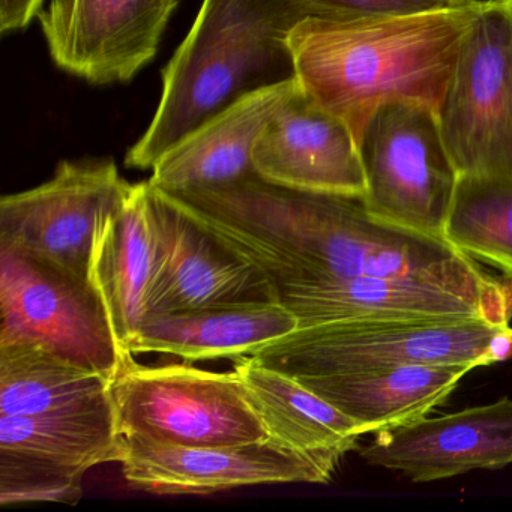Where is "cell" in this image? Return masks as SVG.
Returning a JSON list of instances; mask_svg holds the SVG:
<instances>
[{
    "label": "cell",
    "instance_id": "1",
    "mask_svg": "<svg viewBox=\"0 0 512 512\" xmlns=\"http://www.w3.org/2000/svg\"><path fill=\"white\" fill-rule=\"evenodd\" d=\"M169 196L272 284L325 275L458 284L497 278L443 238L373 217L362 197L295 190L256 173Z\"/></svg>",
    "mask_w": 512,
    "mask_h": 512
},
{
    "label": "cell",
    "instance_id": "2",
    "mask_svg": "<svg viewBox=\"0 0 512 512\" xmlns=\"http://www.w3.org/2000/svg\"><path fill=\"white\" fill-rule=\"evenodd\" d=\"M479 10L305 17L289 35L296 80L308 97L346 122L356 140L388 101H421L439 112Z\"/></svg>",
    "mask_w": 512,
    "mask_h": 512
},
{
    "label": "cell",
    "instance_id": "3",
    "mask_svg": "<svg viewBox=\"0 0 512 512\" xmlns=\"http://www.w3.org/2000/svg\"><path fill=\"white\" fill-rule=\"evenodd\" d=\"M301 0H203L163 70L160 103L125 166L152 170L200 125L247 95L296 79L289 35Z\"/></svg>",
    "mask_w": 512,
    "mask_h": 512
},
{
    "label": "cell",
    "instance_id": "4",
    "mask_svg": "<svg viewBox=\"0 0 512 512\" xmlns=\"http://www.w3.org/2000/svg\"><path fill=\"white\" fill-rule=\"evenodd\" d=\"M245 356L293 377L403 365L475 370L512 358V326L485 319L331 322L296 329Z\"/></svg>",
    "mask_w": 512,
    "mask_h": 512
},
{
    "label": "cell",
    "instance_id": "5",
    "mask_svg": "<svg viewBox=\"0 0 512 512\" xmlns=\"http://www.w3.org/2000/svg\"><path fill=\"white\" fill-rule=\"evenodd\" d=\"M358 146L367 211L392 226L443 238L460 173L443 137L439 112L421 101L380 104Z\"/></svg>",
    "mask_w": 512,
    "mask_h": 512
},
{
    "label": "cell",
    "instance_id": "6",
    "mask_svg": "<svg viewBox=\"0 0 512 512\" xmlns=\"http://www.w3.org/2000/svg\"><path fill=\"white\" fill-rule=\"evenodd\" d=\"M112 395L124 436L188 448L268 439L235 370L215 373L182 364L146 367L130 355L112 382Z\"/></svg>",
    "mask_w": 512,
    "mask_h": 512
},
{
    "label": "cell",
    "instance_id": "7",
    "mask_svg": "<svg viewBox=\"0 0 512 512\" xmlns=\"http://www.w3.org/2000/svg\"><path fill=\"white\" fill-rule=\"evenodd\" d=\"M0 346L32 344L115 380L125 359L91 280L0 245Z\"/></svg>",
    "mask_w": 512,
    "mask_h": 512
},
{
    "label": "cell",
    "instance_id": "8",
    "mask_svg": "<svg viewBox=\"0 0 512 512\" xmlns=\"http://www.w3.org/2000/svg\"><path fill=\"white\" fill-rule=\"evenodd\" d=\"M439 119L460 175L512 178V2L479 10Z\"/></svg>",
    "mask_w": 512,
    "mask_h": 512
},
{
    "label": "cell",
    "instance_id": "9",
    "mask_svg": "<svg viewBox=\"0 0 512 512\" xmlns=\"http://www.w3.org/2000/svg\"><path fill=\"white\" fill-rule=\"evenodd\" d=\"M299 328L349 320H512V277L458 284L422 278L325 277L274 284Z\"/></svg>",
    "mask_w": 512,
    "mask_h": 512
},
{
    "label": "cell",
    "instance_id": "10",
    "mask_svg": "<svg viewBox=\"0 0 512 512\" xmlns=\"http://www.w3.org/2000/svg\"><path fill=\"white\" fill-rule=\"evenodd\" d=\"M133 184L113 160L62 161L49 181L0 200V245L89 278L98 221Z\"/></svg>",
    "mask_w": 512,
    "mask_h": 512
},
{
    "label": "cell",
    "instance_id": "11",
    "mask_svg": "<svg viewBox=\"0 0 512 512\" xmlns=\"http://www.w3.org/2000/svg\"><path fill=\"white\" fill-rule=\"evenodd\" d=\"M178 0H49L38 14L53 62L91 85L127 83L157 56Z\"/></svg>",
    "mask_w": 512,
    "mask_h": 512
},
{
    "label": "cell",
    "instance_id": "12",
    "mask_svg": "<svg viewBox=\"0 0 512 512\" xmlns=\"http://www.w3.org/2000/svg\"><path fill=\"white\" fill-rule=\"evenodd\" d=\"M149 205L157 235V262L146 295V316L278 302L274 284L262 269L224 247L151 182Z\"/></svg>",
    "mask_w": 512,
    "mask_h": 512
},
{
    "label": "cell",
    "instance_id": "13",
    "mask_svg": "<svg viewBox=\"0 0 512 512\" xmlns=\"http://www.w3.org/2000/svg\"><path fill=\"white\" fill-rule=\"evenodd\" d=\"M125 437V479L155 494H211L248 485L326 484L343 458L296 451L271 439L188 448Z\"/></svg>",
    "mask_w": 512,
    "mask_h": 512
},
{
    "label": "cell",
    "instance_id": "14",
    "mask_svg": "<svg viewBox=\"0 0 512 512\" xmlns=\"http://www.w3.org/2000/svg\"><path fill=\"white\" fill-rule=\"evenodd\" d=\"M361 457L404 473L413 482L439 481L512 463V400L418 419L374 434Z\"/></svg>",
    "mask_w": 512,
    "mask_h": 512
},
{
    "label": "cell",
    "instance_id": "15",
    "mask_svg": "<svg viewBox=\"0 0 512 512\" xmlns=\"http://www.w3.org/2000/svg\"><path fill=\"white\" fill-rule=\"evenodd\" d=\"M253 167L265 181L295 190L358 197L365 193L355 134L302 88L266 128L254 149Z\"/></svg>",
    "mask_w": 512,
    "mask_h": 512
},
{
    "label": "cell",
    "instance_id": "16",
    "mask_svg": "<svg viewBox=\"0 0 512 512\" xmlns=\"http://www.w3.org/2000/svg\"><path fill=\"white\" fill-rule=\"evenodd\" d=\"M299 89L293 79L236 101L164 154L152 167L149 182L167 193H178L253 175L257 143Z\"/></svg>",
    "mask_w": 512,
    "mask_h": 512
},
{
    "label": "cell",
    "instance_id": "17",
    "mask_svg": "<svg viewBox=\"0 0 512 512\" xmlns=\"http://www.w3.org/2000/svg\"><path fill=\"white\" fill-rule=\"evenodd\" d=\"M155 262L157 235L146 181L133 184L118 205L101 215L89 263L91 283L125 352L145 319Z\"/></svg>",
    "mask_w": 512,
    "mask_h": 512
},
{
    "label": "cell",
    "instance_id": "18",
    "mask_svg": "<svg viewBox=\"0 0 512 512\" xmlns=\"http://www.w3.org/2000/svg\"><path fill=\"white\" fill-rule=\"evenodd\" d=\"M299 328L292 311L278 302L217 305L149 314L128 352L166 353L185 361H238Z\"/></svg>",
    "mask_w": 512,
    "mask_h": 512
},
{
    "label": "cell",
    "instance_id": "19",
    "mask_svg": "<svg viewBox=\"0 0 512 512\" xmlns=\"http://www.w3.org/2000/svg\"><path fill=\"white\" fill-rule=\"evenodd\" d=\"M469 371L448 365H403L296 379L353 419L362 434H376L427 416Z\"/></svg>",
    "mask_w": 512,
    "mask_h": 512
},
{
    "label": "cell",
    "instance_id": "20",
    "mask_svg": "<svg viewBox=\"0 0 512 512\" xmlns=\"http://www.w3.org/2000/svg\"><path fill=\"white\" fill-rule=\"evenodd\" d=\"M235 371L268 439L308 454H338L358 449L361 428L296 377L242 356Z\"/></svg>",
    "mask_w": 512,
    "mask_h": 512
},
{
    "label": "cell",
    "instance_id": "21",
    "mask_svg": "<svg viewBox=\"0 0 512 512\" xmlns=\"http://www.w3.org/2000/svg\"><path fill=\"white\" fill-rule=\"evenodd\" d=\"M0 448L86 472L100 464H122L128 451L113 395L88 409L40 416H0Z\"/></svg>",
    "mask_w": 512,
    "mask_h": 512
},
{
    "label": "cell",
    "instance_id": "22",
    "mask_svg": "<svg viewBox=\"0 0 512 512\" xmlns=\"http://www.w3.org/2000/svg\"><path fill=\"white\" fill-rule=\"evenodd\" d=\"M112 398V380L32 344L0 346V416L88 409Z\"/></svg>",
    "mask_w": 512,
    "mask_h": 512
},
{
    "label": "cell",
    "instance_id": "23",
    "mask_svg": "<svg viewBox=\"0 0 512 512\" xmlns=\"http://www.w3.org/2000/svg\"><path fill=\"white\" fill-rule=\"evenodd\" d=\"M443 238L512 277V178L458 176Z\"/></svg>",
    "mask_w": 512,
    "mask_h": 512
},
{
    "label": "cell",
    "instance_id": "24",
    "mask_svg": "<svg viewBox=\"0 0 512 512\" xmlns=\"http://www.w3.org/2000/svg\"><path fill=\"white\" fill-rule=\"evenodd\" d=\"M86 470L25 452L0 448V503L59 502L76 505Z\"/></svg>",
    "mask_w": 512,
    "mask_h": 512
},
{
    "label": "cell",
    "instance_id": "25",
    "mask_svg": "<svg viewBox=\"0 0 512 512\" xmlns=\"http://www.w3.org/2000/svg\"><path fill=\"white\" fill-rule=\"evenodd\" d=\"M307 17L346 20L469 8L457 0H301Z\"/></svg>",
    "mask_w": 512,
    "mask_h": 512
},
{
    "label": "cell",
    "instance_id": "26",
    "mask_svg": "<svg viewBox=\"0 0 512 512\" xmlns=\"http://www.w3.org/2000/svg\"><path fill=\"white\" fill-rule=\"evenodd\" d=\"M46 0H0V32L14 34L29 28Z\"/></svg>",
    "mask_w": 512,
    "mask_h": 512
},
{
    "label": "cell",
    "instance_id": "27",
    "mask_svg": "<svg viewBox=\"0 0 512 512\" xmlns=\"http://www.w3.org/2000/svg\"><path fill=\"white\" fill-rule=\"evenodd\" d=\"M458 4L469 8H487L493 5L508 4L509 0H457Z\"/></svg>",
    "mask_w": 512,
    "mask_h": 512
},
{
    "label": "cell",
    "instance_id": "28",
    "mask_svg": "<svg viewBox=\"0 0 512 512\" xmlns=\"http://www.w3.org/2000/svg\"><path fill=\"white\" fill-rule=\"evenodd\" d=\"M509 2H512V0H509Z\"/></svg>",
    "mask_w": 512,
    "mask_h": 512
}]
</instances>
